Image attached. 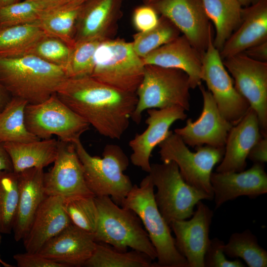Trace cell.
<instances>
[{
	"label": "cell",
	"instance_id": "obj_47",
	"mask_svg": "<svg viewBox=\"0 0 267 267\" xmlns=\"http://www.w3.org/2000/svg\"><path fill=\"white\" fill-rule=\"evenodd\" d=\"M242 7H248L255 4L261 0H237Z\"/></svg>",
	"mask_w": 267,
	"mask_h": 267
},
{
	"label": "cell",
	"instance_id": "obj_49",
	"mask_svg": "<svg viewBox=\"0 0 267 267\" xmlns=\"http://www.w3.org/2000/svg\"><path fill=\"white\" fill-rule=\"evenodd\" d=\"M19 1L20 0H0V7L4 6Z\"/></svg>",
	"mask_w": 267,
	"mask_h": 267
},
{
	"label": "cell",
	"instance_id": "obj_51",
	"mask_svg": "<svg viewBox=\"0 0 267 267\" xmlns=\"http://www.w3.org/2000/svg\"><path fill=\"white\" fill-rule=\"evenodd\" d=\"M159 0H145V1L148 4H152L153 3H155V2L158 1Z\"/></svg>",
	"mask_w": 267,
	"mask_h": 267
},
{
	"label": "cell",
	"instance_id": "obj_37",
	"mask_svg": "<svg viewBox=\"0 0 267 267\" xmlns=\"http://www.w3.org/2000/svg\"><path fill=\"white\" fill-rule=\"evenodd\" d=\"M72 48V47L61 40L46 34L32 45L15 55L31 54L62 67L67 72Z\"/></svg>",
	"mask_w": 267,
	"mask_h": 267
},
{
	"label": "cell",
	"instance_id": "obj_40",
	"mask_svg": "<svg viewBox=\"0 0 267 267\" xmlns=\"http://www.w3.org/2000/svg\"><path fill=\"white\" fill-rule=\"evenodd\" d=\"M159 20L157 11L149 5L137 7L133 14V24L138 32H146L154 28L159 23Z\"/></svg>",
	"mask_w": 267,
	"mask_h": 267
},
{
	"label": "cell",
	"instance_id": "obj_45",
	"mask_svg": "<svg viewBox=\"0 0 267 267\" xmlns=\"http://www.w3.org/2000/svg\"><path fill=\"white\" fill-rule=\"evenodd\" d=\"M11 98V95L0 84V112L10 101Z\"/></svg>",
	"mask_w": 267,
	"mask_h": 267
},
{
	"label": "cell",
	"instance_id": "obj_28",
	"mask_svg": "<svg viewBox=\"0 0 267 267\" xmlns=\"http://www.w3.org/2000/svg\"><path fill=\"white\" fill-rule=\"evenodd\" d=\"M150 257L134 250L120 251L111 246L97 242L91 257L85 263L87 267H158Z\"/></svg>",
	"mask_w": 267,
	"mask_h": 267
},
{
	"label": "cell",
	"instance_id": "obj_52",
	"mask_svg": "<svg viewBox=\"0 0 267 267\" xmlns=\"http://www.w3.org/2000/svg\"><path fill=\"white\" fill-rule=\"evenodd\" d=\"M2 265H1V264L0 263V267Z\"/></svg>",
	"mask_w": 267,
	"mask_h": 267
},
{
	"label": "cell",
	"instance_id": "obj_10",
	"mask_svg": "<svg viewBox=\"0 0 267 267\" xmlns=\"http://www.w3.org/2000/svg\"><path fill=\"white\" fill-rule=\"evenodd\" d=\"M25 124L29 132L41 139L57 136L60 140L74 143L89 125L65 104L55 94L25 107Z\"/></svg>",
	"mask_w": 267,
	"mask_h": 267
},
{
	"label": "cell",
	"instance_id": "obj_43",
	"mask_svg": "<svg viewBox=\"0 0 267 267\" xmlns=\"http://www.w3.org/2000/svg\"><path fill=\"white\" fill-rule=\"evenodd\" d=\"M241 53L255 60L267 62V41L254 45Z\"/></svg>",
	"mask_w": 267,
	"mask_h": 267
},
{
	"label": "cell",
	"instance_id": "obj_5",
	"mask_svg": "<svg viewBox=\"0 0 267 267\" xmlns=\"http://www.w3.org/2000/svg\"><path fill=\"white\" fill-rule=\"evenodd\" d=\"M98 219L94 233L97 242L107 244L120 251L128 248L144 253L152 260L155 249L137 215L116 204L108 196H95Z\"/></svg>",
	"mask_w": 267,
	"mask_h": 267
},
{
	"label": "cell",
	"instance_id": "obj_41",
	"mask_svg": "<svg viewBox=\"0 0 267 267\" xmlns=\"http://www.w3.org/2000/svg\"><path fill=\"white\" fill-rule=\"evenodd\" d=\"M18 267H66L65 266L46 258L39 253L26 251L13 256Z\"/></svg>",
	"mask_w": 267,
	"mask_h": 267
},
{
	"label": "cell",
	"instance_id": "obj_42",
	"mask_svg": "<svg viewBox=\"0 0 267 267\" xmlns=\"http://www.w3.org/2000/svg\"><path fill=\"white\" fill-rule=\"evenodd\" d=\"M247 158L254 163L265 164L267 162V136H263L253 146Z\"/></svg>",
	"mask_w": 267,
	"mask_h": 267
},
{
	"label": "cell",
	"instance_id": "obj_38",
	"mask_svg": "<svg viewBox=\"0 0 267 267\" xmlns=\"http://www.w3.org/2000/svg\"><path fill=\"white\" fill-rule=\"evenodd\" d=\"M102 41V40L95 39L83 41L75 43L72 48L67 69L69 77H79L91 75L94 66L95 52Z\"/></svg>",
	"mask_w": 267,
	"mask_h": 267
},
{
	"label": "cell",
	"instance_id": "obj_12",
	"mask_svg": "<svg viewBox=\"0 0 267 267\" xmlns=\"http://www.w3.org/2000/svg\"><path fill=\"white\" fill-rule=\"evenodd\" d=\"M222 61L234 79L236 89L256 113L262 134L267 136V62L242 53Z\"/></svg>",
	"mask_w": 267,
	"mask_h": 267
},
{
	"label": "cell",
	"instance_id": "obj_48",
	"mask_svg": "<svg viewBox=\"0 0 267 267\" xmlns=\"http://www.w3.org/2000/svg\"><path fill=\"white\" fill-rule=\"evenodd\" d=\"M46 1L53 6L63 4L66 0H42Z\"/></svg>",
	"mask_w": 267,
	"mask_h": 267
},
{
	"label": "cell",
	"instance_id": "obj_4",
	"mask_svg": "<svg viewBox=\"0 0 267 267\" xmlns=\"http://www.w3.org/2000/svg\"><path fill=\"white\" fill-rule=\"evenodd\" d=\"M81 162L86 184L95 196H109L121 206L133 184L124 174L129 160L119 145H105L102 157L93 156L86 150L81 140L73 143Z\"/></svg>",
	"mask_w": 267,
	"mask_h": 267
},
{
	"label": "cell",
	"instance_id": "obj_32",
	"mask_svg": "<svg viewBox=\"0 0 267 267\" xmlns=\"http://www.w3.org/2000/svg\"><path fill=\"white\" fill-rule=\"evenodd\" d=\"M225 255L241 258L250 267H266L267 252L258 243L257 237L249 229L232 233L224 245Z\"/></svg>",
	"mask_w": 267,
	"mask_h": 267
},
{
	"label": "cell",
	"instance_id": "obj_53",
	"mask_svg": "<svg viewBox=\"0 0 267 267\" xmlns=\"http://www.w3.org/2000/svg\"></svg>",
	"mask_w": 267,
	"mask_h": 267
},
{
	"label": "cell",
	"instance_id": "obj_9",
	"mask_svg": "<svg viewBox=\"0 0 267 267\" xmlns=\"http://www.w3.org/2000/svg\"><path fill=\"white\" fill-rule=\"evenodd\" d=\"M158 146L162 162H175L186 183L213 199L211 175L215 165L222 161L224 147L201 146L193 152L172 131Z\"/></svg>",
	"mask_w": 267,
	"mask_h": 267
},
{
	"label": "cell",
	"instance_id": "obj_25",
	"mask_svg": "<svg viewBox=\"0 0 267 267\" xmlns=\"http://www.w3.org/2000/svg\"><path fill=\"white\" fill-rule=\"evenodd\" d=\"M64 198L46 196L23 239L26 251L37 253L43 245L72 222L63 206Z\"/></svg>",
	"mask_w": 267,
	"mask_h": 267
},
{
	"label": "cell",
	"instance_id": "obj_1",
	"mask_svg": "<svg viewBox=\"0 0 267 267\" xmlns=\"http://www.w3.org/2000/svg\"><path fill=\"white\" fill-rule=\"evenodd\" d=\"M56 94L101 135L120 139L135 108V92L121 91L90 76L68 77Z\"/></svg>",
	"mask_w": 267,
	"mask_h": 267
},
{
	"label": "cell",
	"instance_id": "obj_21",
	"mask_svg": "<svg viewBox=\"0 0 267 267\" xmlns=\"http://www.w3.org/2000/svg\"><path fill=\"white\" fill-rule=\"evenodd\" d=\"M121 0H88L81 6L77 19L75 43L110 39L120 14Z\"/></svg>",
	"mask_w": 267,
	"mask_h": 267
},
{
	"label": "cell",
	"instance_id": "obj_15",
	"mask_svg": "<svg viewBox=\"0 0 267 267\" xmlns=\"http://www.w3.org/2000/svg\"><path fill=\"white\" fill-rule=\"evenodd\" d=\"M213 216V211L200 201L189 220L174 221L170 224L175 235L176 248L189 267H204V256L210 239Z\"/></svg>",
	"mask_w": 267,
	"mask_h": 267
},
{
	"label": "cell",
	"instance_id": "obj_27",
	"mask_svg": "<svg viewBox=\"0 0 267 267\" xmlns=\"http://www.w3.org/2000/svg\"><path fill=\"white\" fill-rule=\"evenodd\" d=\"M201 0L209 20L215 27L214 45L220 51L240 25L243 7L237 0Z\"/></svg>",
	"mask_w": 267,
	"mask_h": 267
},
{
	"label": "cell",
	"instance_id": "obj_24",
	"mask_svg": "<svg viewBox=\"0 0 267 267\" xmlns=\"http://www.w3.org/2000/svg\"><path fill=\"white\" fill-rule=\"evenodd\" d=\"M267 41V0H261L242 10L240 25L220 51L222 60L240 54Z\"/></svg>",
	"mask_w": 267,
	"mask_h": 267
},
{
	"label": "cell",
	"instance_id": "obj_16",
	"mask_svg": "<svg viewBox=\"0 0 267 267\" xmlns=\"http://www.w3.org/2000/svg\"><path fill=\"white\" fill-rule=\"evenodd\" d=\"M53 163L51 170L44 174L46 196L66 198L93 195L85 182L82 165L73 143L59 140L57 156Z\"/></svg>",
	"mask_w": 267,
	"mask_h": 267
},
{
	"label": "cell",
	"instance_id": "obj_17",
	"mask_svg": "<svg viewBox=\"0 0 267 267\" xmlns=\"http://www.w3.org/2000/svg\"><path fill=\"white\" fill-rule=\"evenodd\" d=\"M146 111L147 128L142 133L137 134L129 145L132 151L130 157L132 163L148 173L152 151L170 134L169 130L173 124L178 120H184L187 115L183 108L178 106L152 108Z\"/></svg>",
	"mask_w": 267,
	"mask_h": 267
},
{
	"label": "cell",
	"instance_id": "obj_36",
	"mask_svg": "<svg viewBox=\"0 0 267 267\" xmlns=\"http://www.w3.org/2000/svg\"><path fill=\"white\" fill-rule=\"evenodd\" d=\"M52 7L42 0H24L0 7V27L38 21L47 9Z\"/></svg>",
	"mask_w": 267,
	"mask_h": 267
},
{
	"label": "cell",
	"instance_id": "obj_46",
	"mask_svg": "<svg viewBox=\"0 0 267 267\" xmlns=\"http://www.w3.org/2000/svg\"><path fill=\"white\" fill-rule=\"evenodd\" d=\"M88 0H66L63 4H65L73 7L81 6Z\"/></svg>",
	"mask_w": 267,
	"mask_h": 267
},
{
	"label": "cell",
	"instance_id": "obj_26",
	"mask_svg": "<svg viewBox=\"0 0 267 267\" xmlns=\"http://www.w3.org/2000/svg\"><path fill=\"white\" fill-rule=\"evenodd\" d=\"M13 166L19 173L32 168H44L53 163L57 156L59 141L54 138L36 141L3 143Z\"/></svg>",
	"mask_w": 267,
	"mask_h": 267
},
{
	"label": "cell",
	"instance_id": "obj_14",
	"mask_svg": "<svg viewBox=\"0 0 267 267\" xmlns=\"http://www.w3.org/2000/svg\"><path fill=\"white\" fill-rule=\"evenodd\" d=\"M203 106L199 118L193 121L188 119L184 127L177 128L174 133L191 147L208 145L224 147L228 134L233 125L221 114L212 93L201 84L199 86Z\"/></svg>",
	"mask_w": 267,
	"mask_h": 267
},
{
	"label": "cell",
	"instance_id": "obj_29",
	"mask_svg": "<svg viewBox=\"0 0 267 267\" xmlns=\"http://www.w3.org/2000/svg\"><path fill=\"white\" fill-rule=\"evenodd\" d=\"M81 6L61 4L47 9L39 20L48 35L57 38L73 47L77 19Z\"/></svg>",
	"mask_w": 267,
	"mask_h": 267
},
{
	"label": "cell",
	"instance_id": "obj_20",
	"mask_svg": "<svg viewBox=\"0 0 267 267\" xmlns=\"http://www.w3.org/2000/svg\"><path fill=\"white\" fill-rule=\"evenodd\" d=\"M262 136L257 115L250 107L229 131L224 155L216 172H238L244 170L250 151Z\"/></svg>",
	"mask_w": 267,
	"mask_h": 267
},
{
	"label": "cell",
	"instance_id": "obj_13",
	"mask_svg": "<svg viewBox=\"0 0 267 267\" xmlns=\"http://www.w3.org/2000/svg\"><path fill=\"white\" fill-rule=\"evenodd\" d=\"M151 5L202 55L213 34L201 0H159Z\"/></svg>",
	"mask_w": 267,
	"mask_h": 267
},
{
	"label": "cell",
	"instance_id": "obj_33",
	"mask_svg": "<svg viewBox=\"0 0 267 267\" xmlns=\"http://www.w3.org/2000/svg\"><path fill=\"white\" fill-rule=\"evenodd\" d=\"M19 199L18 173L0 172V233L10 234Z\"/></svg>",
	"mask_w": 267,
	"mask_h": 267
},
{
	"label": "cell",
	"instance_id": "obj_35",
	"mask_svg": "<svg viewBox=\"0 0 267 267\" xmlns=\"http://www.w3.org/2000/svg\"><path fill=\"white\" fill-rule=\"evenodd\" d=\"M63 206L72 223L88 232L94 233L98 219L94 195L64 198Z\"/></svg>",
	"mask_w": 267,
	"mask_h": 267
},
{
	"label": "cell",
	"instance_id": "obj_30",
	"mask_svg": "<svg viewBox=\"0 0 267 267\" xmlns=\"http://www.w3.org/2000/svg\"><path fill=\"white\" fill-rule=\"evenodd\" d=\"M27 104L24 99L12 97L0 112V143L41 139L29 132L25 126L24 113Z\"/></svg>",
	"mask_w": 267,
	"mask_h": 267
},
{
	"label": "cell",
	"instance_id": "obj_34",
	"mask_svg": "<svg viewBox=\"0 0 267 267\" xmlns=\"http://www.w3.org/2000/svg\"><path fill=\"white\" fill-rule=\"evenodd\" d=\"M180 31L167 18L162 16L154 28L134 35V50L141 58L162 45L179 36Z\"/></svg>",
	"mask_w": 267,
	"mask_h": 267
},
{
	"label": "cell",
	"instance_id": "obj_2",
	"mask_svg": "<svg viewBox=\"0 0 267 267\" xmlns=\"http://www.w3.org/2000/svg\"><path fill=\"white\" fill-rule=\"evenodd\" d=\"M66 70L36 56H0V84L12 97L42 102L56 93L68 78Z\"/></svg>",
	"mask_w": 267,
	"mask_h": 267
},
{
	"label": "cell",
	"instance_id": "obj_6",
	"mask_svg": "<svg viewBox=\"0 0 267 267\" xmlns=\"http://www.w3.org/2000/svg\"><path fill=\"white\" fill-rule=\"evenodd\" d=\"M191 89L187 74L182 70L145 65L136 94L137 102L131 119L139 124L143 111L178 106L189 111Z\"/></svg>",
	"mask_w": 267,
	"mask_h": 267
},
{
	"label": "cell",
	"instance_id": "obj_31",
	"mask_svg": "<svg viewBox=\"0 0 267 267\" xmlns=\"http://www.w3.org/2000/svg\"><path fill=\"white\" fill-rule=\"evenodd\" d=\"M46 34L38 21L0 27V56L17 54Z\"/></svg>",
	"mask_w": 267,
	"mask_h": 267
},
{
	"label": "cell",
	"instance_id": "obj_11",
	"mask_svg": "<svg viewBox=\"0 0 267 267\" xmlns=\"http://www.w3.org/2000/svg\"><path fill=\"white\" fill-rule=\"evenodd\" d=\"M201 79L206 82L222 116L233 126L236 125L250 106L236 89L220 51L214 45L213 36L202 55Z\"/></svg>",
	"mask_w": 267,
	"mask_h": 267
},
{
	"label": "cell",
	"instance_id": "obj_8",
	"mask_svg": "<svg viewBox=\"0 0 267 267\" xmlns=\"http://www.w3.org/2000/svg\"><path fill=\"white\" fill-rule=\"evenodd\" d=\"M148 174L157 189L156 203L169 225L173 221L190 218L200 201L212 200L185 181L174 161L151 164Z\"/></svg>",
	"mask_w": 267,
	"mask_h": 267
},
{
	"label": "cell",
	"instance_id": "obj_18",
	"mask_svg": "<svg viewBox=\"0 0 267 267\" xmlns=\"http://www.w3.org/2000/svg\"><path fill=\"white\" fill-rule=\"evenodd\" d=\"M210 181L215 209L241 196L256 198L267 192V174L260 163L238 172H212Z\"/></svg>",
	"mask_w": 267,
	"mask_h": 267
},
{
	"label": "cell",
	"instance_id": "obj_44",
	"mask_svg": "<svg viewBox=\"0 0 267 267\" xmlns=\"http://www.w3.org/2000/svg\"><path fill=\"white\" fill-rule=\"evenodd\" d=\"M13 171L10 158L4 148L3 143H0V172Z\"/></svg>",
	"mask_w": 267,
	"mask_h": 267
},
{
	"label": "cell",
	"instance_id": "obj_23",
	"mask_svg": "<svg viewBox=\"0 0 267 267\" xmlns=\"http://www.w3.org/2000/svg\"><path fill=\"white\" fill-rule=\"evenodd\" d=\"M44 174L41 168H30L18 173L19 199L12 229L16 241L23 239L26 235L46 196Z\"/></svg>",
	"mask_w": 267,
	"mask_h": 267
},
{
	"label": "cell",
	"instance_id": "obj_22",
	"mask_svg": "<svg viewBox=\"0 0 267 267\" xmlns=\"http://www.w3.org/2000/svg\"><path fill=\"white\" fill-rule=\"evenodd\" d=\"M144 65L182 70L189 78L191 89L201 85L202 55L183 36H179L142 58Z\"/></svg>",
	"mask_w": 267,
	"mask_h": 267
},
{
	"label": "cell",
	"instance_id": "obj_3",
	"mask_svg": "<svg viewBox=\"0 0 267 267\" xmlns=\"http://www.w3.org/2000/svg\"><path fill=\"white\" fill-rule=\"evenodd\" d=\"M154 187L150 177L146 176L139 186L133 185L120 206L132 210L140 219L155 249L158 267H189L157 206Z\"/></svg>",
	"mask_w": 267,
	"mask_h": 267
},
{
	"label": "cell",
	"instance_id": "obj_50",
	"mask_svg": "<svg viewBox=\"0 0 267 267\" xmlns=\"http://www.w3.org/2000/svg\"><path fill=\"white\" fill-rule=\"evenodd\" d=\"M1 242V236L0 235V244ZM0 263L4 267H13V266L3 261L0 257Z\"/></svg>",
	"mask_w": 267,
	"mask_h": 267
},
{
	"label": "cell",
	"instance_id": "obj_39",
	"mask_svg": "<svg viewBox=\"0 0 267 267\" xmlns=\"http://www.w3.org/2000/svg\"><path fill=\"white\" fill-rule=\"evenodd\" d=\"M225 243L215 237L210 239L204 256V267H244L245 265L239 259L229 261L224 253Z\"/></svg>",
	"mask_w": 267,
	"mask_h": 267
},
{
	"label": "cell",
	"instance_id": "obj_7",
	"mask_svg": "<svg viewBox=\"0 0 267 267\" xmlns=\"http://www.w3.org/2000/svg\"><path fill=\"white\" fill-rule=\"evenodd\" d=\"M145 65L135 52L132 42L107 39L98 46L90 76L117 89L136 92L144 72Z\"/></svg>",
	"mask_w": 267,
	"mask_h": 267
},
{
	"label": "cell",
	"instance_id": "obj_19",
	"mask_svg": "<svg viewBox=\"0 0 267 267\" xmlns=\"http://www.w3.org/2000/svg\"><path fill=\"white\" fill-rule=\"evenodd\" d=\"M96 245L94 233L71 223L45 243L37 253L66 267H82L92 255Z\"/></svg>",
	"mask_w": 267,
	"mask_h": 267
}]
</instances>
